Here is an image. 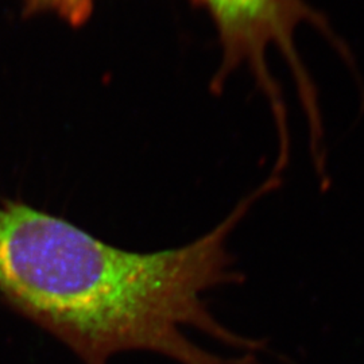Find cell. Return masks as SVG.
<instances>
[{"instance_id":"6da1fadb","label":"cell","mask_w":364,"mask_h":364,"mask_svg":"<svg viewBox=\"0 0 364 364\" xmlns=\"http://www.w3.org/2000/svg\"><path fill=\"white\" fill-rule=\"evenodd\" d=\"M262 185L204 236L182 247L134 252L107 245L63 218L19 201L0 204V294L15 311L63 341L85 364L147 351L180 364H254L196 344L186 329L236 350L262 343L223 326L207 293L239 284L228 237Z\"/></svg>"},{"instance_id":"7a4b0ae2","label":"cell","mask_w":364,"mask_h":364,"mask_svg":"<svg viewBox=\"0 0 364 364\" xmlns=\"http://www.w3.org/2000/svg\"><path fill=\"white\" fill-rule=\"evenodd\" d=\"M210 15L223 48V63L215 78V87L239 66L246 65L252 72L260 91L273 109L279 138H287V108L281 90L267 65V50L275 46L291 69L299 88L301 103L306 112L311 129L321 126L318 100L312 78L302 64L296 31L304 23L317 28L331 45L348 63L352 55L344 42L332 30L324 14L312 7L306 0H195Z\"/></svg>"},{"instance_id":"3957f363","label":"cell","mask_w":364,"mask_h":364,"mask_svg":"<svg viewBox=\"0 0 364 364\" xmlns=\"http://www.w3.org/2000/svg\"><path fill=\"white\" fill-rule=\"evenodd\" d=\"M95 0H23L25 14L52 13L63 18L72 26L88 22Z\"/></svg>"}]
</instances>
